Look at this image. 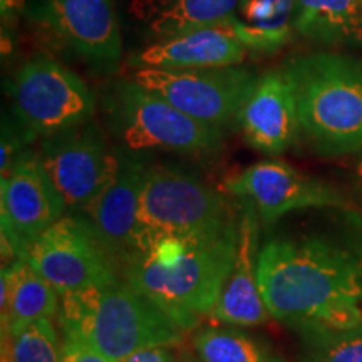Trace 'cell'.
Listing matches in <instances>:
<instances>
[{"mask_svg":"<svg viewBox=\"0 0 362 362\" xmlns=\"http://www.w3.org/2000/svg\"><path fill=\"white\" fill-rule=\"evenodd\" d=\"M259 284L270 317L291 329L362 324V240L356 233H280L260 248Z\"/></svg>","mask_w":362,"mask_h":362,"instance_id":"cell-1","label":"cell"},{"mask_svg":"<svg viewBox=\"0 0 362 362\" xmlns=\"http://www.w3.org/2000/svg\"><path fill=\"white\" fill-rule=\"evenodd\" d=\"M238 228L240 218L193 238L165 240L131 257L121 275L185 332H193L211 314L232 272Z\"/></svg>","mask_w":362,"mask_h":362,"instance_id":"cell-2","label":"cell"},{"mask_svg":"<svg viewBox=\"0 0 362 362\" xmlns=\"http://www.w3.org/2000/svg\"><path fill=\"white\" fill-rule=\"evenodd\" d=\"M56 320L62 334L78 337L111 362L151 347H178L187 336L123 275L62 296Z\"/></svg>","mask_w":362,"mask_h":362,"instance_id":"cell-3","label":"cell"},{"mask_svg":"<svg viewBox=\"0 0 362 362\" xmlns=\"http://www.w3.org/2000/svg\"><path fill=\"white\" fill-rule=\"evenodd\" d=\"M293 86L298 136L324 156L362 149V57L310 52L284 67Z\"/></svg>","mask_w":362,"mask_h":362,"instance_id":"cell-4","label":"cell"},{"mask_svg":"<svg viewBox=\"0 0 362 362\" xmlns=\"http://www.w3.org/2000/svg\"><path fill=\"white\" fill-rule=\"evenodd\" d=\"M238 218L240 205L197 171L151 161L144 176L129 259L165 240L198 237Z\"/></svg>","mask_w":362,"mask_h":362,"instance_id":"cell-5","label":"cell"},{"mask_svg":"<svg viewBox=\"0 0 362 362\" xmlns=\"http://www.w3.org/2000/svg\"><path fill=\"white\" fill-rule=\"evenodd\" d=\"M101 110L112 139L128 151L208 158L223 149V129L193 119L133 78L107 86Z\"/></svg>","mask_w":362,"mask_h":362,"instance_id":"cell-6","label":"cell"},{"mask_svg":"<svg viewBox=\"0 0 362 362\" xmlns=\"http://www.w3.org/2000/svg\"><path fill=\"white\" fill-rule=\"evenodd\" d=\"M12 115L42 139L94 119L98 99L79 74L49 56L25 61L8 86Z\"/></svg>","mask_w":362,"mask_h":362,"instance_id":"cell-7","label":"cell"},{"mask_svg":"<svg viewBox=\"0 0 362 362\" xmlns=\"http://www.w3.org/2000/svg\"><path fill=\"white\" fill-rule=\"evenodd\" d=\"M134 81L185 115L225 133L238 126L243 103L259 76L240 66L197 69H134Z\"/></svg>","mask_w":362,"mask_h":362,"instance_id":"cell-8","label":"cell"},{"mask_svg":"<svg viewBox=\"0 0 362 362\" xmlns=\"http://www.w3.org/2000/svg\"><path fill=\"white\" fill-rule=\"evenodd\" d=\"M44 170L72 214H83L115 178L119 156L96 119L40 139Z\"/></svg>","mask_w":362,"mask_h":362,"instance_id":"cell-9","label":"cell"},{"mask_svg":"<svg viewBox=\"0 0 362 362\" xmlns=\"http://www.w3.org/2000/svg\"><path fill=\"white\" fill-rule=\"evenodd\" d=\"M25 260L59 292H79L121 277V269L83 215H64L27 248Z\"/></svg>","mask_w":362,"mask_h":362,"instance_id":"cell-10","label":"cell"},{"mask_svg":"<svg viewBox=\"0 0 362 362\" xmlns=\"http://www.w3.org/2000/svg\"><path fill=\"white\" fill-rule=\"evenodd\" d=\"M117 0H29L27 16L99 74L123 59Z\"/></svg>","mask_w":362,"mask_h":362,"instance_id":"cell-11","label":"cell"},{"mask_svg":"<svg viewBox=\"0 0 362 362\" xmlns=\"http://www.w3.org/2000/svg\"><path fill=\"white\" fill-rule=\"evenodd\" d=\"M66 203L40 163L27 148L0 180L2 264L24 259L27 248L66 214Z\"/></svg>","mask_w":362,"mask_h":362,"instance_id":"cell-12","label":"cell"},{"mask_svg":"<svg viewBox=\"0 0 362 362\" xmlns=\"http://www.w3.org/2000/svg\"><path fill=\"white\" fill-rule=\"evenodd\" d=\"M223 189L255 208L264 225L275 223L293 211L347 208V200L325 183L279 160L255 163L225 180Z\"/></svg>","mask_w":362,"mask_h":362,"instance_id":"cell-13","label":"cell"},{"mask_svg":"<svg viewBox=\"0 0 362 362\" xmlns=\"http://www.w3.org/2000/svg\"><path fill=\"white\" fill-rule=\"evenodd\" d=\"M117 156L119 163L115 178L79 215L89 221L121 269L131 255L144 176L151 160L148 153L128 151L123 148L117 149Z\"/></svg>","mask_w":362,"mask_h":362,"instance_id":"cell-14","label":"cell"},{"mask_svg":"<svg viewBox=\"0 0 362 362\" xmlns=\"http://www.w3.org/2000/svg\"><path fill=\"white\" fill-rule=\"evenodd\" d=\"M238 128L248 146L267 156H279L298 138L293 86L284 69L259 76L238 115Z\"/></svg>","mask_w":362,"mask_h":362,"instance_id":"cell-15","label":"cell"},{"mask_svg":"<svg viewBox=\"0 0 362 362\" xmlns=\"http://www.w3.org/2000/svg\"><path fill=\"white\" fill-rule=\"evenodd\" d=\"M260 248L259 215L250 203L240 202V228L235 262L223 291L210 314L216 322L253 327L264 324L270 317L259 284Z\"/></svg>","mask_w":362,"mask_h":362,"instance_id":"cell-16","label":"cell"},{"mask_svg":"<svg viewBox=\"0 0 362 362\" xmlns=\"http://www.w3.org/2000/svg\"><path fill=\"white\" fill-rule=\"evenodd\" d=\"M247 49L232 24L203 27L155 39L131 54L133 69H197V67L240 66Z\"/></svg>","mask_w":362,"mask_h":362,"instance_id":"cell-17","label":"cell"},{"mask_svg":"<svg viewBox=\"0 0 362 362\" xmlns=\"http://www.w3.org/2000/svg\"><path fill=\"white\" fill-rule=\"evenodd\" d=\"M61 296L29 262L2 264L0 322L2 339H8L39 319H56Z\"/></svg>","mask_w":362,"mask_h":362,"instance_id":"cell-18","label":"cell"},{"mask_svg":"<svg viewBox=\"0 0 362 362\" xmlns=\"http://www.w3.org/2000/svg\"><path fill=\"white\" fill-rule=\"evenodd\" d=\"M243 0H131L129 12L155 39L225 24Z\"/></svg>","mask_w":362,"mask_h":362,"instance_id":"cell-19","label":"cell"},{"mask_svg":"<svg viewBox=\"0 0 362 362\" xmlns=\"http://www.w3.org/2000/svg\"><path fill=\"white\" fill-rule=\"evenodd\" d=\"M296 33L322 45L362 49V0H298Z\"/></svg>","mask_w":362,"mask_h":362,"instance_id":"cell-20","label":"cell"},{"mask_svg":"<svg viewBox=\"0 0 362 362\" xmlns=\"http://www.w3.org/2000/svg\"><path fill=\"white\" fill-rule=\"evenodd\" d=\"M297 6L298 0H243L230 24L247 51L275 54L296 30Z\"/></svg>","mask_w":362,"mask_h":362,"instance_id":"cell-21","label":"cell"},{"mask_svg":"<svg viewBox=\"0 0 362 362\" xmlns=\"http://www.w3.org/2000/svg\"><path fill=\"white\" fill-rule=\"evenodd\" d=\"M192 346L202 362H285L269 342L238 325L198 329L192 337Z\"/></svg>","mask_w":362,"mask_h":362,"instance_id":"cell-22","label":"cell"},{"mask_svg":"<svg viewBox=\"0 0 362 362\" xmlns=\"http://www.w3.org/2000/svg\"><path fill=\"white\" fill-rule=\"evenodd\" d=\"M305 362H362V324L349 329L297 327Z\"/></svg>","mask_w":362,"mask_h":362,"instance_id":"cell-23","label":"cell"},{"mask_svg":"<svg viewBox=\"0 0 362 362\" xmlns=\"http://www.w3.org/2000/svg\"><path fill=\"white\" fill-rule=\"evenodd\" d=\"M12 362H62V342L54 319H39L17 332L2 339Z\"/></svg>","mask_w":362,"mask_h":362,"instance_id":"cell-24","label":"cell"},{"mask_svg":"<svg viewBox=\"0 0 362 362\" xmlns=\"http://www.w3.org/2000/svg\"><path fill=\"white\" fill-rule=\"evenodd\" d=\"M33 141L34 139L22 128L12 112L8 116L2 117V146H0V151H2L0 156H2V160H0V175L6 176L11 171L13 163L17 161V158L29 148V144Z\"/></svg>","mask_w":362,"mask_h":362,"instance_id":"cell-25","label":"cell"},{"mask_svg":"<svg viewBox=\"0 0 362 362\" xmlns=\"http://www.w3.org/2000/svg\"><path fill=\"white\" fill-rule=\"evenodd\" d=\"M62 362H111L78 337L62 334Z\"/></svg>","mask_w":362,"mask_h":362,"instance_id":"cell-26","label":"cell"},{"mask_svg":"<svg viewBox=\"0 0 362 362\" xmlns=\"http://www.w3.org/2000/svg\"><path fill=\"white\" fill-rule=\"evenodd\" d=\"M121 362H178V356H176L175 347L160 346L134 352Z\"/></svg>","mask_w":362,"mask_h":362,"instance_id":"cell-27","label":"cell"},{"mask_svg":"<svg viewBox=\"0 0 362 362\" xmlns=\"http://www.w3.org/2000/svg\"><path fill=\"white\" fill-rule=\"evenodd\" d=\"M27 8V0H0V19H2V35H7L17 24L19 17Z\"/></svg>","mask_w":362,"mask_h":362,"instance_id":"cell-28","label":"cell"},{"mask_svg":"<svg viewBox=\"0 0 362 362\" xmlns=\"http://www.w3.org/2000/svg\"><path fill=\"white\" fill-rule=\"evenodd\" d=\"M178 362H202V361L198 359L197 354H192V352L185 351L183 354H181V356L178 357Z\"/></svg>","mask_w":362,"mask_h":362,"instance_id":"cell-29","label":"cell"},{"mask_svg":"<svg viewBox=\"0 0 362 362\" xmlns=\"http://www.w3.org/2000/svg\"><path fill=\"white\" fill-rule=\"evenodd\" d=\"M0 362H12L11 356H8V352L6 347H2V354H0Z\"/></svg>","mask_w":362,"mask_h":362,"instance_id":"cell-30","label":"cell"},{"mask_svg":"<svg viewBox=\"0 0 362 362\" xmlns=\"http://www.w3.org/2000/svg\"><path fill=\"white\" fill-rule=\"evenodd\" d=\"M357 181H359V187L362 189V161L359 163V166H357Z\"/></svg>","mask_w":362,"mask_h":362,"instance_id":"cell-31","label":"cell"}]
</instances>
